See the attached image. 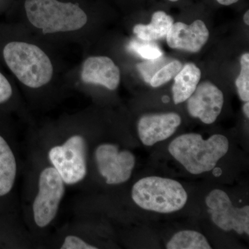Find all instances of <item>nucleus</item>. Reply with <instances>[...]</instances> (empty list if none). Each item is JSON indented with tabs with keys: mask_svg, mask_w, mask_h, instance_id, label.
Segmentation results:
<instances>
[{
	"mask_svg": "<svg viewBox=\"0 0 249 249\" xmlns=\"http://www.w3.org/2000/svg\"><path fill=\"white\" fill-rule=\"evenodd\" d=\"M229 149V140L222 134L204 140L199 134H184L174 139L168 146L170 155L193 175L214 170Z\"/></svg>",
	"mask_w": 249,
	"mask_h": 249,
	"instance_id": "f257e3e1",
	"label": "nucleus"
},
{
	"mask_svg": "<svg viewBox=\"0 0 249 249\" xmlns=\"http://www.w3.org/2000/svg\"><path fill=\"white\" fill-rule=\"evenodd\" d=\"M5 62L23 85L37 89L52 79L53 67L40 47L24 42H11L3 50Z\"/></svg>",
	"mask_w": 249,
	"mask_h": 249,
	"instance_id": "f03ea898",
	"label": "nucleus"
},
{
	"mask_svg": "<svg viewBox=\"0 0 249 249\" xmlns=\"http://www.w3.org/2000/svg\"><path fill=\"white\" fill-rule=\"evenodd\" d=\"M24 9L33 26L44 34L80 30L88 16L79 6L58 0H26Z\"/></svg>",
	"mask_w": 249,
	"mask_h": 249,
	"instance_id": "7ed1b4c3",
	"label": "nucleus"
},
{
	"mask_svg": "<svg viewBox=\"0 0 249 249\" xmlns=\"http://www.w3.org/2000/svg\"><path fill=\"white\" fill-rule=\"evenodd\" d=\"M132 197L142 209L160 213H171L184 207L188 195L176 180L147 177L134 183Z\"/></svg>",
	"mask_w": 249,
	"mask_h": 249,
	"instance_id": "20e7f679",
	"label": "nucleus"
},
{
	"mask_svg": "<svg viewBox=\"0 0 249 249\" xmlns=\"http://www.w3.org/2000/svg\"><path fill=\"white\" fill-rule=\"evenodd\" d=\"M88 152L86 139L81 134H75L52 145L47 152V159L66 186H74L88 175Z\"/></svg>",
	"mask_w": 249,
	"mask_h": 249,
	"instance_id": "39448f33",
	"label": "nucleus"
},
{
	"mask_svg": "<svg viewBox=\"0 0 249 249\" xmlns=\"http://www.w3.org/2000/svg\"><path fill=\"white\" fill-rule=\"evenodd\" d=\"M37 192L32 203V217L39 229L49 227L58 215L66 184L56 170L49 165L39 173Z\"/></svg>",
	"mask_w": 249,
	"mask_h": 249,
	"instance_id": "423d86ee",
	"label": "nucleus"
},
{
	"mask_svg": "<svg viewBox=\"0 0 249 249\" xmlns=\"http://www.w3.org/2000/svg\"><path fill=\"white\" fill-rule=\"evenodd\" d=\"M94 160L98 173L108 185L127 182L136 164L133 153L121 150L119 145L110 142L100 144L96 147Z\"/></svg>",
	"mask_w": 249,
	"mask_h": 249,
	"instance_id": "0eeeda50",
	"label": "nucleus"
},
{
	"mask_svg": "<svg viewBox=\"0 0 249 249\" xmlns=\"http://www.w3.org/2000/svg\"><path fill=\"white\" fill-rule=\"evenodd\" d=\"M208 212L216 226L224 231L249 235V206L234 207L226 192L214 189L206 197Z\"/></svg>",
	"mask_w": 249,
	"mask_h": 249,
	"instance_id": "6e6552de",
	"label": "nucleus"
},
{
	"mask_svg": "<svg viewBox=\"0 0 249 249\" xmlns=\"http://www.w3.org/2000/svg\"><path fill=\"white\" fill-rule=\"evenodd\" d=\"M222 91L213 83L204 81L187 100L190 115L197 118L205 124H212L217 120L224 106Z\"/></svg>",
	"mask_w": 249,
	"mask_h": 249,
	"instance_id": "1a4fd4ad",
	"label": "nucleus"
},
{
	"mask_svg": "<svg viewBox=\"0 0 249 249\" xmlns=\"http://www.w3.org/2000/svg\"><path fill=\"white\" fill-rule=\"evenodd\" d=\"M181 124V116L177 113L146 114L139 121V139L143 145L152 146L170 138Z\"/></svg>",
	"mask_w": 249,
	"mask_h": 249,
	"instance_id": "9d476101",
	"label": "nucleus"
},
{
	"mask_svg": "<svg viewBox=\"0 0 249 249\" xmlns=\"http://www.w3.org/2000/svg\"><path fill=\"white\" fill-rule=\"evenodd\" d=\"M209 35V29L201 19H196L189 25L175 22L167 34V43L172 49L196 53L206 45Z\"/></svg>",
	"mask_w": 249,
	"mask_h": 249,
	"instance_id": "9b49d317",
	"label": "nucleus"
},
{
	"mask_svg": "<svg viewBox=\"0 0 249 249\" xmlns=\"http://www.w3.org/2000/svg\"><path fill=\"white\" fill-rule=\"evenodd\" d=\"M80 77L87 84L101 85L115 90L120 84L121 71L109 57L91 56L83 63Z\"/></svg>",
	"mask_w": 249,
	"mask_h": 249,
	"instance_id": "f8f14e48",
	"label": "nucleus"
},
{
	"mask_svg": "<svg viewBox=\"0 0 249 249\" xmlns=\"http://www.w3.org/2000/svg\"><path fill=\"white\" fill-rule=\"evenodd\" d=\"M201 71L196 64L187 63L175 77L173 86L175 105L185 102L193 94L200 81Z\"/></svg>",
	"mask_w": 249,
	"mask_h": 249,
	"instance_id": "ddd939ff",
	"label": "nucleus"
},
{
	"mask_svg": "<svg viewBox=\"0 0 249 249\" xmlns=\"http://www.w3.org/2000/svg\"><path fill=\"white\" fill-rule=\"evenodd\" d=\"M17 175L18 163L14 152L9 142L0 136V196L12 191Z\"/></svg>",
	"mask_w": 249,
	"mask_h": 249,
	"instance_id": "4468645a",
	"label": "nucleus"
},
{
	"mask_svg": "<svg viewBox=\"0 0 249 249\" xmlns=\"http://www.w3.org/2000/svg\"><path fill=\"white\" fill-rule=\"evenodd\" d=\"M173 23V18L164 11H157L152 15L150 24H137L134 27V34L141 40L147 42L160 40L167 36Z\"/></svg>",
	"mask_w": 249,
	"mask_h": 249,
	"instance_id": "2eb2a0df",
	"label": "nucleus"
},
{
	"mask_svg": "<svg viewBox=\"0 0 249 249\" xmlns=\"http://www.w3.org/2000/svg\"><path fill=\"white\" fill-rule=\"evenodd\" d=\"M168 249H211L207 239L202 234L191 230L177 232L167 243Z\"/></svg>",
	"mask_w": 249,
	"mask_h": 249,
	"instance_id": "dca6fc26",
	"label": "nucleus"
},
{
	"mask_svg": "<svg viewBox=\"0 0 249 249\" xmlns=\"http://www.w3.org/2000/svg\"><path fill=\"white\" fill-rule=\"evenodd\" d=\"M183 65L181 62L175 60L161 67L150 80L152 88H159L173 79L181 71Z\"/></svg>",
	"mask_w": 249,
	"mask_h": 249,
	"instance_id": "f3484780",
	"label": "nucleus"
},
{
	"mask_svg": "<svg viewBox=\"0 0 249 249\" xmlns=\"http://www.w3.org/2000/svg\"><path fill=\"white\" fill-rule=\"evenodd\" d=\"M240 75L235 81L240 98L244 102L249 100V53H244L240 59Z\"/></svg>",
	"mask_w": 249,
	"mask_h": 249,
	"instance_id": "a211bd4d",
	"label": "nucleus"
},
{
	"mask_svg": "<svg viewBox=\"0 0 249 249\" xmlns=\"http://www.w3.org/2000/svg\"><path fill=\"white\" fill-rule=\"evenodd\" d=\"M129 50L138 54L139 56L147 60H152L163 56V52L155 44L140 43L132 41L128 46Z\"/></svg>",
	"mask_w": 249,
	"mask_h": 249,
	"instance_id": "6ab92c4d",
	"label": "nucleus"
},
{
	"mask_svg": "<svg viewBox=\"0 0 249 249\" xmlns=\"http://www.w3.org/2000/svg\"><path fill=\"white\" fill-rule=\"evenodd\" d=\"M169 62V59L165 57L148 60V61L142 62L137 65V69L146 83L150 84V80L161 67Z\"/></svg>",
	"mask_w": 249,
	"mask_h": 249,
	"instance_id": "aec40b11",
	"label": "nucleus"
},
{
	"mask_svg": "<svg viewBox=\"0 0 249 249\" xmlns=\"http://www.w3.org/2000/svg\"><path fill=\"white\" fill-rule=\"evenodd\" d=\"M60 249H96V246L88 243L79 235H68L64 238Z\"/></svg>",
	"mask_w": 249,
	"mask_h": 249,
	"instance_id": "412c9836",
	"label": "nucleus"
},
{
	"mask_svg": "<svg viewBox=\"0 0 249 249\" xmlns=\"http://www.w3.org/2000/svg\"><path fill=\"white\" fill-rule=\"evenodd\" d=\"M12 94V87L9 80L0 72V104L9 101Z\"/></svg>",
	"mask_w": 249,
	"mask_h": 249,
	"instance_id": "4be33fe9",
	"label": "nucleus"
},
{
	"mask_svg": "<svg viewBox=\"0 0 249 249\" xmlns=\"http://www.w3.org/2000/svg\"><path fill=\"white\" fill-rule=\"evenodd\" d=\"M219 4L224 5V6H229L237 2L239 0H216Z\"/></svg>",
	"mask_w": 249,
	"mask_h": 249,
	"instance_id": "5701e85b",
	"label": "nucleus"
},
{
	"mask_svg": "<svg viewBox=\"0 0 249 249\" xmlns=\"http://www.w3.org/2000/svg\"><path fill=\"white\" fill-rule=\"evenodd\" d=\"M243 111L244 113H245V116H247V118H249V101L247 102H245V105L243 106Z\"/></svg>",
	"mask_w": 249,
	"mask_h": 249,
	"instance_id": "b1692460",
	"label": "nucleus"
},
{
	"mask_svg": "<svg viewBox=\"0 0 249 249\" xmlns=\"http://www.w3.org/2000/svg\"><path fill=\"white\" fill-rule=\"evenodd\" d=\"M244 22L247 25H249V11H247L244 15Z\"/></svg>",
	"mask_w": 249,
	"mask_h": 249,
	"instance_id": "393cba45",
	"label": "nucleus"
},
{
	"mask_svg": "<svg viewBox=\"0 0 249 249\" xmlns=\"http://www.w3.org/2000/svg\"><path fill=\"white\" fill-rule=\"evenodd\" d=\"M163 101H164V102L165 103L168 102V98L167 97V96H165V97L163 98Z\"/></svg>",
	"mask_w": 249,
	"mask_h": 249,
	"instance_id": "a878e982",
	"label": "nucleus"
},
{
	"mask_svg": "<svg viewBox=\"0 0 249 249\" xmlns=\"http://www.w3.org/2000/svg\"><path fill=\"white\" fill-rule=\"evenodd\" d=\"M170 1H178V0H169Z\"/></svg>",
	"mask_w": 249,
	"mask_h": 249,
	"instance_id": "bb28decb",
	"label": "nucleus"
}]
</instances>
